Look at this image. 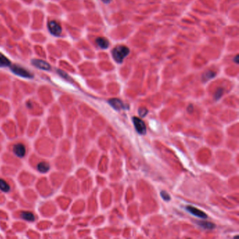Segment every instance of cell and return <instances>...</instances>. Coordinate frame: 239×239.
I'll use <instances>...</instances> for the list:
<instances>
[{
  "label": "cell",
  "instance_id": "obj_1",
  "mask_svg": "<svg viewBox=\"0 0 239 239\" xmlns=\"http://www.w3.org/2000/svg\"><path fill=\"white\" fill-rule=\"evenodd\" d=\"M129 48L125 46H117L112 50L114 61L118 63H123V60L129 54Z\"/></svg>",
  "mask_w": 239,
  "mask_h": 239
},
{
  "label": "cell",
  "instance_id": "obj_2",
  "mask_svg": "<svg viewBox=\"0 0 239 239\" xmlns=\"http://www.w3.org/2000/svg\"><path fill=\"white\" fill-rule=\"evenodd\" d=\"M11 71L14 72V74H17V75L22 76L24 78H33V75L29 71H27V70H25V68L20 66L14 65L11 67Z\"/></svg>",
  "mask_w": 239,
  "mask_h": 239
},
{
  "label": "cell",
  "instance_id": "obj_3",
  "mask_svg": "<svg viewBox=\"0 0 239 239\" xmlns=\"http://www.w3.org/2000/svg\"><path fill=\"white\" fill-rule=\"evenodd\" d=\"M133 121L136 131H138V133L140 134V135H144V134L146 133V126H145V123L142 119L135 116L133 118Z\"/></svg>",
  "mask_w": 239,
  "mask_h": 239
},
{
  "label": "cell",
  "instance_id": "obj_4",
  "mask_svg": "<svg viewBox=\"0 0 239 239\" xmlns=\"http://www.w3.org/2000/svg\"><path fill=\"white\" fill-rule=\"evenodd\" d=\"M48 27L49 31L53 35H60L62 33V28L61 25L55 20H51L48 23Z\"/></svg>",
  "mask_w": 239,
  "mask_h": 239
},
{
  "label": "cell",
  "instance_id": "obj_5",
  "mask_svg": "<svg viewBox=\"0 0 239 239\" xmlns=\"http://www.w3.org/2000/svg\"><path fill=\"white\" fill-rule=\"evenodd\" d=\"M13 151L17 157L23 158L25 157V154H26V147L22 143L16 144L13 147Z\"/></svg>",
  "mask_w": 239,
  "mask_h": 239
},
{
  "label": "cell",
  "instance_id": "obj_6",
  "mask_svg": "<svg viewBox=\"0 0 239 239\" xmlns=\"http://www.w3.org/2000/svg\"><path fill=\"white\" fill-rule=\"evenodd\" d=\"M109 103L113 108L116 110H121L122 109H126V107L121 100L118 98H112L109 100Z\"/></svg>",
  "mask_w": 239,
  "mask_h": 239
},
{
  "label": "cell",
  "instance_id": "obj_7",
  "mask_svg": "<svg viewBox=\"0 0 239 239\" xmlns=\"http://www.w3.org/2000/svg\"><path fill=\"white\" fill-rule=\"evenodd\" d=\"M32 63L33 65L36 66V67L39 68V69L44 70H49L51 69V65L47 63V62L42 61V60H33L32 61Z\"/></svg>",
  "mask_w": 239,
  "mask_h": 239
},
{
  "label": "cell",
  "instance_id": "obj_8",
  "mask_svg": "<svg viewBox=\"0 0 239 239\" xmlns=\"http://www.w3.org/2000/svg\"><path fill=\"white\" fill-rule=\"evenodd\" d=\"M187 210L189 211V213H191L192 215H195V216L201 217V218H207V215L204 212H203L202 210H199V209H197L196 208H194V207H192L191 206H189L187 207Z\"/></svg>",
  "mask_w": 239,
  "mask_h": 239
},
{
  "label": "cell",
  "instance_id": "obj_9",
  "mask_svg": "<svg viewBox=\"0 0 239 239\" xmlns=\"http://www.w3.org/2000/svg\"><path fill=\"white\" fill-rule=\"evenodd\" d=\"M96 44L98 46L102 49L107 48L109 46V42L108 40L104 37H98L96 39Z\"/></svg>",
  "mask_w": 239,
  "mask_h": 239
},
{
  "label": "cell",
  "instance_id": "obj_10",
  "mask_svg": "<svg viewBox=\"0 0 239 239\" xmlns=\"http://www.w3.org/2000/svg\"><path fill=\"white\" fill-rule=\"evenodd\" d=\"M37 168L39 172H42V173H45V172H48L49 169H50V166H49V164L47 162L42 161L37 164Z\"/></svg>",
  "mask_w": 239,
  "mask_h": 239
},
{
  "label": "cell",
  "instance_id": "obj_11",
  "mask_svg": "<svg viewBox=\"0 0 239 239\" xmlns=\"http://www.w3.org/2000/svg\"><path fill=\"white\" fill-rule=\"evenodd\" d=\"M20 217L25 220L29 222H33L35 219V215H33V213L29 212H22L20 214Z\"/></svg>",
  "mask_w": 239,
  "mask_h": 239
},
{
  "label": "cell",
  "instance_id": "obj_12",
  "mask_svg": "<svg viewBox=\"0 0 239 239\" xmlns=\"http://www.w3.org/2000/svg\"><path fill=\"white\" fill-rule=\"evenodd\" d=\"M196 223L198 225H200V227H202L204 229H213L215 227V225L214 224L209 222H202V221H197Z\"/></svg>",
  "mask_w": 239,
  "mask_h": 239
},
{
  "label": "cell",
  "instance_id": "obj_13",
  "mask_svg": "<svg viewBox=\"0 0 239 239\" xmlns=\"http://www.w3.org/2000/svg\"><path fill=\"white\" fill-rule=\"evenodd\" d=\"M215 75H216V73L215 72L212 71V70H208L205 72V73L203 74L202 79L203 82H207V81L211 79L213 77H215Z\"/></svg>",
  "mask_w": 239,
  "mask_h": 239
},
{
  "label": "cell",
  "instance_id": "obj_14",
  "mask_svg": "<svg viewBox=\"0 0 239 239\" xmlns=\"http://www.w3.org/2000/svg\"><path fill=\"white\" fill-rule=\"evenodd\" d=\"M10 65V61L4 54L0 53V67H6Z\"/></svg>",
  "mask_w": 239,
  "mask_h": 239
},
{
  "label": "cell",
  "instance_id": "obj_15",
  "mask_svg": "<svg viewBox=\"0 0 239 239\" xmlns=\"http://www.w3.org/2000/svg\"><path fill=\"white\" fill-rule=\"evenodd\" d=\"M0 189L4 192H8L10 190V186L2 179H0Z\"/></svg>",
  "mask_w": 239,
  "mask_h": 239
},
{
  "label": "cell",
  "instance_id": "obj_16",
  "mask_svg": "<svg viewBox=\"0 0 239 239\" xmlns=\"http://www.w3.org/2000/svg\"><path fill=\"white\" fill-rule=\"evenodd\" d=\"M223 94V89L222 88H218L216 91L215 94V99L219 100V98L222 97V95Z\"/></svg>",
  "mask_w": 239,
  "mask_h": 239
},
{
  "label": "cell",
  "instance_id": "obj_17",
  "mask_svg": "<svg viewBox=\"0 0 239 239\" xmlns=\"http://www.w3.org/2000/svg\"><path fill=\"white\" fill-rule=\"evenodd\" d=\"M138 113H139L140 116L143 117V116H146V115L147 114V113H148V110H147V109L144 107H140L139 110H138Z\"/></svg>",
  "mask_w": 239,
  "mask_h": 239
},
{
  "label": "cell",
  "instance_id": "obj_18",
  "mask_svg": "<svg viewBox=\"0 0 239 239\" xmlns=\"http://www.w3.org/2000/svg\"><path fill=\"white\" fill-rule=\"evenodd\" d=\"M161 197L163 198V199L164 200H167V201H169V200H170V196H169V194H168L166 191H162L161 192Z\"/></svg>",
  "mask_w": 239,
  "mask_h": 239
},
{
  "label": "cell",
  "instance_id": "obj_19",
  "mask_svg": "<svg viewBox=\"0 0 239 239\" xmlns=\"http://www.w3.org/2000/svg\"><path fill=\"white\" fill-rule=\"evenodd\" d=\"M102 1L103 2H104V3L108 4V3H110V2L112 1V0H102Z\"/></svg>",
  "mask_w": 239,
  "mask_h": 239
},
{
  "label": "cell",
  "instance_id": "obj_20",
  "mask_svg": "<svg viewBox=\"0 0 239 239\" xmlns=\"http://www.w3.org/2000/svg\"><path fill=\"white\" fill-rule=\"evenodd\" d=\"M234 61L236 63H238V55H236V57H235V59H234Z\"/></svg>",
  "mask_w": 239,
  "mask_h": 239
}]
</instances>
